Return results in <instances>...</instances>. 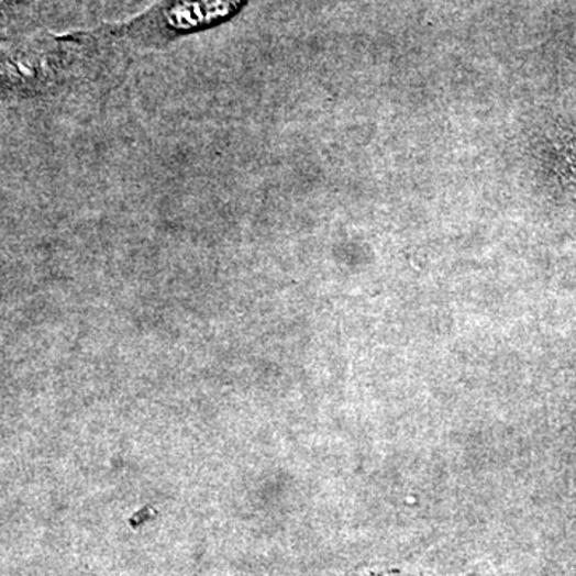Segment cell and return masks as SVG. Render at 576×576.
<instances>
[{"instance_id":"1","label":"cell","mask_w":576,"mask_h":576,"mask_svg":"<svg viewBox=\"0 0 576 576\" xmlns=\"http://www.w3.org/2000/svg\"><path fill=\"white\" fill-rule=\"evenodd\" d=\"M253 0H159L135 19L97 30L111 42L139 47H165L178 38L231 21Z\"/></svg>"},{"instance_id":"2","label":"cell","mask_w":576,"mask_h":576,"mask_svg":"<svg viewBox=\"0 0 576 576\" xmlns=\"http://www.w3.org/2000/svg\"><path fill=\"white\" fill-rule=\"evenodd\" d=\"M2 3H3V0H0V5H2Z\"/></svg>"}]
</instances>
